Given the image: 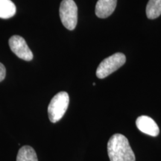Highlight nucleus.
I'll return each instance as SVG.
<instances>
[{
    "label": "nucleus",
    "instance_id": "nucleus-1",
    "mask_svg": "<svg viewBox=\"0 0 161 161\" xmlns=\"http://www.w3.org/2000/svg\"><path fill=\"white\" fill-rule=\"evenodd\" d=\"M110 161H135V155L128 140L121 134H114L108 142Z\"/></svg>",
    "mask_w": 161,
    "mask_h": 161
},
{
    "label": "nucleus",
    "instance_id": "nucleus-2",
    "mask_svg": "<svg viewBox=\"0 0 161 161\" xmlns=\"http://www.w3.org/2000/svg\"><path fill=\"white\" fill-rule=\"evenodd\" d=\"M69 97L66 92H60L52 98L48 107V115L52 123L61 119L69 106Z\"/></svg>",
    "mask_w": 161,
    "mask_h": 161
},
{
    "label": "nucleus",
    "instance_id": "nucleus-3",
    "mask_svg": "<svg viewBox=\"0 0 161 161\" xmlns=\"http://www.w3.org/2000/svg\"><path fill=\"white\" fill-rule=\"evenodd\" d=\"M126 57L124 54L117 52L102 60L96 69V76L100 79L104 78L116 71L125 63Z\"/></svg>",
    "mask_w": 161,
    "mask_h": 161
},
{
    "label": "nucleus",
    "instance_id": "nucleus-4",
    "mask_svg": "<svg viewBox=\"0 0 161 161\" xmlns=\"http://www.w3.org/2000/svg\"><path fill=\"white\" fill-rule=\"evenodd\" d=\"M60 18L64 27L74 30L78 23V7L73 0H63L59 9Z\"/></svg>",
    "mask_w": 161,
    "mask_h": 161
},
{
    "label": "nucleus",
    "instance_id": "nucleus-5",
    "mask_svg": "<svg viewBox=\"0 0 161 161\" xmlns=\"http://www.w3.org/2000/svg\"><path fill=\"white\" fill-rule=\"evenodd\" d=\"M10 49L20 59L30 61L33 59V53L23 37L14 35L9 39Z\"/></svg>",
    "mask_w": 161,
    "mask_h": 161
},
{
    "label": "nucleus",
    "instance_id": "nucleus-6",
    "mask_svg": "<svg viewBox=\"0 0 161 161\" xmlns=\"http://www.w3.org/2000/svg\"><path fill=\"white\" fill-rule=\"evenodd\" d=\"M136 125L141 132L149 136H157L160 133L158 125L149 116H139L136 120Z\"/></svg>",
    "mask_w": 161,
    "mask_h": 161
},
{
    "label": "nucleus",
    "instance_id": "nucleus-7",
    "mask_svg": "<svg viewBox=\"0 0 161 161\" xmlns=\"http://www.w3.org/2000/svg\"><path fill=\"white\" fill-rule=\"evenodd\" d=\"M117 0H98L96 5V15L98 17H108L113 14L116 7Z\"/></svg>",
    "mask_w": 161,
    "mask_h": 161
},
{
    "label": "nucleus",
    "instance_id": "nucleus-8",
    "mask_svg": "<svg viewBox=\"0 0 161 161\" xmlns=\"http://www.w3.org/2000/svg\"><path fill=\"white\" fill-rule=\"evenodd\" d=\"M16 6L11 0H0V18L9 19L15 15Z\"/></svg>",
    "mask_w": 161,
    "mask_h": 161
},
{
    "label": "nucleus",
    "instance_id": "nucleus-9",
    "mask_svg": "<svg viewBox=\"0 0 161 161\" xmlns=\"http://www.w3.org/2000/svg\"><path fill=\"white\" fill-rule=\"evenodd\" d=\"M17 161H38V159L35 149L29 146H25L18 152Z\"/></svg>",
    "mask_w": 161,
    "mask_h": 161
},
{
    "label": "nucleus",
    "instance_id": "nucleus-10",
    "mask_svg": "<svg viewBox=\"0 0 161 161\" xmlns=\"http://www.w3.org/2000/svg\"><path fill=\"white\" fill-rule=\"evenodd\" d=\"M146 15L148 19H154L161 15V0H149L146 6Z\"/></svg>",
    "mask_w": 161,
    "mask_h": 161
},
{
    "label": "nucleus",
    "instance_id": "nucleus-11",
    "mask_svg": "<svg viewBox=\"0 0 161 161\" xmlns=\"http://www.w3.org/2000/svg\"><path fill=\"white\" fill-rule=\"evenodd\" d=\"M6 75V69L3 64L0 63V82L5 79Z\"/></svg>",
    "mask_w": 161,
    "mask_h": 161
}]
</instances>
